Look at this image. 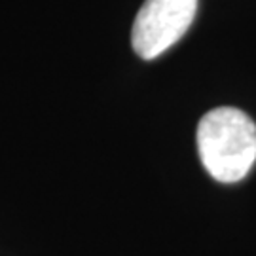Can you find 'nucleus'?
<instances>
[{
	"label": "nucleus",
	"mask_w": 256,
	"mask_h": 256,
	"mask_svg": "<svg viewBox=\"0 0 256 256\" xmlns=\"http://www.w3.org/2000/svg\"><path fill=\"white\" fill-rule=\"evenodd\" d=\"M198 150L214 180L239 182L256 162L254 122L234 106L209 110L198 126Z\"/></svg>",
	"instance_id": "f257e3e1"
},
{
	"label": "nucleus",
	"mask_w": 256,
	"mask_h": 256,
	"mask_svg": "<svg viewBox=\"0 0 256 256\" xmlns=\"http://www.w3.org/2000/svg\"><path fill=\"white\" fill-rule=\"evenodd\" d=\"M196 10L198 0H144L131 30L135 54L146 61L160 57L184 36Z\"/></svg>",
	"instance_id": "f03ea898"
}]
</instances>
